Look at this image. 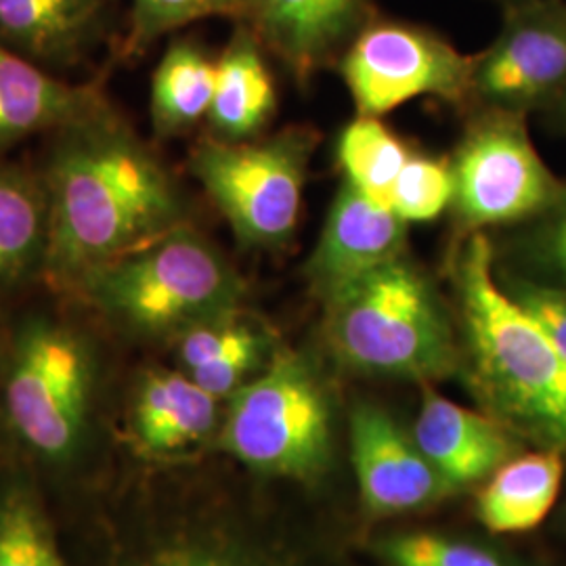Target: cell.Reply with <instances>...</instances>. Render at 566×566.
I'll return each mask as SVG.
<instances>
[{
    "label": "cell",
    "mask_w": 566,
    "mask_h": 566,
    "mask_svg": "<svg viewBox=\"0 0 566 566\" xmlns=\"http://www.w3.org/2000/svg\"><path fill=\"white\" fill-rule=\"evenodd\" d=\"M0 566H67L41 497L21 479L0 489Z\"/></svg>",
    "instance_id": "24"
},
{
    "label": "cell",
    "mask_w": 566,
    "mask_h": 566,
    "mask_svg": "<svg viewBox=\"0 0 566 566\" xmlns=\"http://www.w3.org/2000/svg\"><path fill=\"white\" fill-rule=\"evenodd\" d=\"M447 275L476 401L526 447L566 455V353L502 290L489 233H462Z\"/></svg>",
    "instance_id": "2"
},
{
    "label": "cell",
    "mask_w": 566,
    "mask_h": 566,
    "mask_svg": "<svg viewBox=\"0 0 566 566\" xmlns=\"http://www.w3.org/2000/svg\"><path fill=\"white\" fill-rule=\"evenodd\" d=\"M451 170L455 189L449 210L462 233L526 223L565 187L531 139L528 116L504 109H474Z\"/></svg>",
    "instance_id": "8"
},
{
    "label": "cell",
    "mask_w": 566,
    "mask_h": 566,
    "mask_svg": "<svg viewBox=\"0 0 566 566\" xmlns=\"http://www.w3.org/2000/svg\"><path fill=\"white\" fill-rule=\"evenodd\" d=\"M49 250L44 273L67 287L187 223L181 189L160 158L105 103L55 133L44 172Z\"/></svg>",
    "instance_id": "1"
},
{
    "label": "cell",
    "mask_w": 566,
    "mask_h": 566,
    "mask_svg": "<svg viewBox=\"0 0 566 566\" xmlns=\"http://www.w3.org/2000/svg\"><path fill=\"white\" fill-rule=\"evenodd\" d=\"M388 566H531L502 549L441 533H401L378 544Z\"/></svg>",
    "instance_id": "25"
},
{
    "label": "cell",
    "mask_w": 566,
    "mask_h": 566,
    "mask_svg": "<svg viewBox=\"0 0 566 566\" xmlns=\"http://www.w3.org/2000/svg\"><path fill=\"white\" fill-rule=\"evenodd\" d=\"M407 227L388 203L343 179L304 266L311 287L324 301L346 283L403 256Z\"/></svg>",
    "instance_id": "12"
},
{
    "label": "cell",
    "mask_w": 566,
    "mask_h": 566,
    "mask_svg": "<svg viewBox=\"0 0 566 566\" xmlns=\"http://www.w3.org/2000/svg\"><path fill=\"white\" fill-rule=\"evenodd\" d=\"M99 88L60 81L0 42V154L13 145L97 112Z\"/></svg>",
    "instance_id": "15"
},
{
    "label": "cell",
    "mask_w": 566,
    "mask_h": 566,
    "mask_svg": "<svg viewBox=\"0 0 566 566\" xmlns=\"http://www.w3.org/2000/svg\"><path fill=\"white\" fill-rule=\"evenodd\" d=\"M72 290L122 332L172 340L240 311L245 296L240 271L187 223L86 271Z\"/></svg>",
    "instance_id": "3"
},
{
    "label": "cell",
    "mask_w": 566,
    "mask_h": 566,
    "mask_svg": "<svg viewBox=\"0 0 566 566\" xmlns=\"http://www.w3.org/2000/svg\"><path fill=\"white\" fill-rule=\"evenodd\" d=\"M135 566H254L240 556L219 549V547L203 546V544H177L166 546L147 558H143Z\"/></svg>",
    "instance_id": "30"
},
{
    "label": "cell",
    "mask_w": 566,
    "mask_h": 566,
    "mask_svg": "<svg viewBox=\"0 0 566 566\" xmlns=\"http://www.w3.org/2000/svg\"><path fill=\"white\" fill-rule=\"evenodd\" d=\"M566 455L531 447L500 465L481 486L476 518L491 533L523 535L546 523L565 483Z\"/></svg>",
    "instance_id": "17"
},
{
    "label": "cell",
    "mask_w": 566,
    "mask_h": 566,
    "mask_svg": "<svg viewBox=\"0 0 566 566\" xmlns=\"http://www.w3.org/2000/svg\"><path fill=\"white\" fill-rule=\"evenodd\" d=\"M248 0H133L126 51L139 53L191 21L243 15Z\"/></svg>",
    "instance_id": "27"
},
{
    "label": "cell",
    "mask_w": 566,
    "mask_h": 566,
    "mask_svg": "<svg viewBox=\"0 0 566 566\" xmlns=\"http://www.w3.org/2000/svg\"><path fill=\"white\" fill-rule=\"evenodd\" d=\"M495 277L507 296L566 353V287L528 282L497 271Z\"/></svg>",
    "instance_id": "29"
},
{
    "label": "cell",
    "mask_w": 566,
    "mask_h": 566,
    "mask_svg": "<svg viewBox=\"0 0 566 566\" xmlns=\"http://www.w3.org/2000/svg\"><path fill=\"white\" fill-rule=\"evenodd\" d=\"M411 437L455 491L485 483L500 465L526 449L495 418L449 401L430 385H424Z\"/></svg>",
    "instance_id": "14"
},
{
    "label": "cell",
    "mask_w": 566,
    "mask_h": 566,
    "mask_svg": "<svg viewBox=\"0 0 566 566\" xmlns=\"http://www.w3.org/2000/svg\"><path fill=\"white\" fill-rule=\"evenodd\" d=\"M175 344L181 371H191L248 348L271 346V338L264 327L235 311L182 332L179 338H175Z\"/></svg>",
    "instance_id": "28"
},
{
    "label": "cell",
    "mask_w": 566,
    "mask_h": 566,
    "mask_svg": "<svg viewBox=\"0 0 566 566\" xmlns=\"http://www.w3.org/2000/svg\"><path fill=\"white\" fill-rule=\"evenodd\" d=\"M275 112V84L263 44L250 25L235 30L217 60L214 97L208 112L212 135L221 142H250Z\"/></svg>",
    "instance_id": "19"
},
{
    "label": "cell",
    "mask_w": 566,
    "mask_h": 566,
    "mask_svg": "<svg viewBox=\"0 0 566 566\" xmlns=\"http://www.w3.org/2000/svg\"><path fill=\"white\" fill-rule=\"evenodd\" d=\"M324 304L325 340L353 371L430 385L462 364L446 304L407 254L346 283Z\"/></svg>",
    "instance_id": "4"
},
{
    "label": "cell",
    "mask_w": 566,
    "mask_h": 566,
    "mask_svg": "<svg viewBox=\"0 0 566 566\" xmlns=\"http://www.w3.org/2000/svg\"><path fill=\"white\" fill-rule=\"evenodd\" d=\"M332 409L324 380L304 355L280 348L263 371L227 399L221 446L243 465L308 481L329 460Z\"/></svg>",
    "instance_id": "6"
},
{
    "label": "cell",
    "mask_w": 566,
    "mask_h": 566,
    "mask_svg": "<svg viewBox=\"0 0 566 566\" xmlns=\"http://www.w3.org/2000/svg\"><path fill=\"white\" fill-rule=\"evenodd\" d=\"M95 382V353L81 332L30 317L13 338L2 374L4 418L34 455L65 464L86 439Z\"/></svg>",
    "instance_id": "5"
},
{
    "label": "cell",
    "mask_w": 566,
    "mask_h": 566,
    "mask_svg": "<svg viewBox=\"0 0 566 566\" xmlns=\"http://www.w3.org/2000/svg\"><path fill=\"white\" fill-rule=\"evenodd\" d=\"M133 434L154 455L177 453L208 439L219 424V399L185 371L149 369L135 386Z\"/></svg>",
    "instance_id": "16"
},
{
    "label": "cell",
    "mask_w": 566,
    "mask_h": 566,
    "mask_svg": "<svg viewBox=\"0 0 566 566\" xmlns=\"http://www.w3.org/2000/svg\"><path fill=\"white\" fill-rule=\"evenodd\" d=\"M453 189L451 160L409 154L388 203L407 223H422L441 217L451 208Z\"/></svg>",
    "instance_id": "26"
},
{
    "label": "cell",
    "mask_w": 566,
    "mask_h": 566,
    "mask_svg": "<svg viewBox=\"0 0 566 566\" xmlns=\"http://www.w3.org/2000/svg\"><path fill=\"white\" fill-rule=\"evenodd\" d=\"M49 198L41 175L0 164V292L44 273Z\"/></svg>",
    "instance_id": "20"
},
{
    "label": "cell",
    "mask_w": 566,
    "mask_h": 566,
    "mask_svg": "<svg viewBox=\"0 0 566 566\" xmlns=\"http://www.w3.org/2000/svg\"><path fill=\"white\" fill-rule=\"evenodd\" d=\"M542 118L546 122L549 130H554V133L566 137V95L560 102L554 103L549 109H546V112L542 114Z\"/></svg>",
    "instance_id": "31"
},
{
    "label": "cell",
    "mask_w": 566,
    "mask_h": 566,
    "mask_svg": "<svg viewBox=\"0 0 566 566\" xmlns=\"http://www.w3.org/2000/svg\"><path fill=\"white\" fill-rule=\"evenodd\" d=\"M350 455L361 504L374 516L422 510L458 493L382 407L353 409Z\"/></svg>",
    "instance_id": "11"
},
{
    "label": "cell",
    "mask_w": 566,
    "mask_h": 566,
    "mask_svg": "<svg viewBox=\"0 0 566 566\" xmlns=\"http://www.w3.org/2000/svg\"><path fill=\"white\" fill-rule=\"evenodd\" d=\"M502 9L497 36L472 55L470 103L474 109L542 116L566 95V0Z\"/></svg>",
    "instance_id": "10"
},
{
    "label": "cell",
    "mask_w": 566,
    "mask_h": 566,
    "mask_svg": "<svg viewBox=\"0 0 566 566\" xmlns=\"http://www.w3.org/2000/svg\"><path fill=\"white\" fill-rule=\"evenodd\" d=\"M558 516H560V525H563V528H565L566 533V500L565 504H563V507H560V514H558Z\"/></svg>",
    "instance_id": "32"
},
{
    "label": "cell",
    "mask_w": 566,
    "mask_h": 566,
    "mask_svg": "<svg viewBox=\"0 0 566 566\" xmlns=\"http://www.w3.org/2000/svg\"><path fill=\"white\" fill-rule=\"evenodd\" d=\"M409 154L407 145L378 116L357 114L338 137L344 181L385 203L390 200V191Z\"/></svg>",
    "instance_id": "23"
},
{
    "label": "cell",
    "mask_w": 566,
    "mask_h": 566,
    "mask_svg": "<svg viewBox=\"0 0 566 566\" xmlns=\"http://www.w3.org/2000/svg\"><path fill=\"white\" fill-rule=\"evenodd\" d=\"M315 142L303 126L264 142L210 137L193 147L189 170L243 248L277 250L296 233Z\"/></svg>",
    "instance_id": "7"
},
{
    "label": "cell",
    "mask_w": 566,
    "mask_h": 566,
    "mask_svg": "<svg viewBox=\"0 0 566 566\" xmlns=\"http://www.w3.org/2000/svg\"><path fill=\"white\" fill-rule=\"evenodd\" d=\"M107 0H0V42L39 65L78 60L102 32Z\"/></svg>",
    "instance_id": "18"
},
{
    "label": "cell",
    "mask_w": 566,
    "mask_h": 566,
    "mask_svg": "<svg viewBox=\"0 0 566 566\" xmlns=\"http://www.w3.org/2000/svg\"><path fill=\"white\" fill-rule=\"evenodd\" d=\"M340 74L357 114L382 118L418 97L470 103L472 55L422 25L371 18L344 49Z\"/></svg>",
    "instance_id": "9"
},
{
    "label": "cell",
    "mask_w": 566,
    "mask_h": 566,
    "mask_svg": "<svg viewBox=\"0 0 566 566\" xmlns=\"http://www.w3.org/2000/svg\"><path fill=\"white\" fill-rule=\"evenodd\" d=\"M217 84V61L191 41L172 42L151 81V124L160 137L187 133L208 118Z\"/></svg>",
    "instance_id": "21"
},
{
    "label": "cell",
    "mask_w": 566,
    "mask_h": 566,
    "mask_svg": "<svg viewBox=\"0 0 566 566\" xmlns=\"http://www.w3.org/2000/svg\"><path fill=\"white\" fill-rule=\"evenodd\" d=\"M243 15L261 44L303 84L340 60L374 18L369 0H248Z\"/></svg>",
    "instance_id": "13"
},
{
    "label": "cell",
    "mask_w": 566,
    "mask_h": 566,
    "mask_svg": "<svg viewBox=\"0 0 566 566\" xmlns=\"http://www.w3.org/2000/svg\"><path fill=\"white\" fill-rule=\"evenodd\" d=\"M502 7H510V4H518V2H526V0H497Z\"/></svg>",
    "instance_id": "33"
},
{
    "label": "cell",
    "mask_w": 566,
    "mask_h": 566,
    "mask_svg": "<svg viewBox=\"0 0 566 566\" xmlns=\"http://www.w3.org/2000/svg\"><path fill=\"white\" fill-rule=\"evenodd\" d=\"M491 242L497 273L566 287V181L544 212L500 231Z\"/></svg>",
    "instance_id": "22"
}]
</instances>
